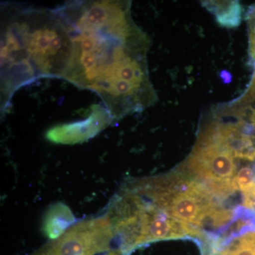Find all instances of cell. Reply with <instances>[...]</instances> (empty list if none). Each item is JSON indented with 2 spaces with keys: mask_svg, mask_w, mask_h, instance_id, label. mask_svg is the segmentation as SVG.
I'll return each mask as SVG.
<instances>
[{
  "mask_svg": "<svg viewBox=\"0 0 255 255\" xmlns=\"http://www.w3.org/2000/svg\"><path fill=\"white\" fill-rule=\"evenodd\" d=\"M235 182L243 196L255 194V173L251 166L246 165L240 169L236 174Z\"/></svg>",
  "mask_w": 255,
  "mask_h": 255,
  "instance_id": "8",
  "label": "cell"
},
{
  "mask_svg": "<svg viewBox=\"0 0 255 255\" xmlns=\"http://www.w3.org/2000/svg\"><path fill=\"white\" fill-rule=\"evenodd\" d=\"M73 44L54 9L17 3L1 6V112L18 89L41 78H61Z\"/></svg>",
  "mask_w": 255,
  "mask_h": 255,
  "instance_id": "2",
  "label": "cell"
},
{
  "mask_svg": "<svg viewBox=\"0 0 255 255\" xmlns=\"http://www.w3.org/2000/svg\"><path fill=\"white\" fill-rule=\"evenodd\" d=\"M243 206L251 209L255 214V194L243 196Z\"/></svg>",
  "mask_w": 255,
  "mask_h": 255,
  "instance_id": "12",
  "label": "cell"
},
{
  "mask_svg": "<svg viewBox=\"0 0 255 255\" xmlns=\"http://www.w3.org/2000/svg\"><path fill=\"white\" fill-rule=\"evenodd\" d=\"M202 4L215 15L221 26L233 28L241 23L243 9L239 1H203Z\"/></svg>",
  "mask_w": 255,
  "mask_h": 255,
  "instance_id": "7",
  "label": "cell"
},
{
  "mask_svg": "<svg viewBox=\"0 0 255 255\" xmlns=\"http://www.w3.org/2000/svg\"><path fill=\"white\" fill-rule=\"evenodd\" d=\"M75 216L68 206L62 202L50 206L43 220L42 231L50 241L57 239L73 226Z\"/></svg>",
  "mask_w": 255,
  "mask_h": 255,
  "instance_id": "6",
  "label": "cell"
},
{
  "mask_svg": "<svg viewBox=\"0 0 255 255\" xmlns=\"http://www.w3.org/2000/svg\"><path fill=\"white\" fill-rule=\"evenodd\" d=\"M131 1H70L54 9L73 44L62 79L95 92L114 120L155 105L147 68L150 39L131 16Z\"/></svg>",
  "mask_w": 255,
  "mask_h": 255,
  "instance_id": "1",
  "label": "cell"
},
{
  "mask_svg": "<svg viewBox=\"0 0 255 255\" xmlns=\"http://www.w3.org/2000/svg\"><path fill=\"white\" fill-rule=\"evenodd\" d=\"M233 112H234L236 116H238V117H242V116H244V117H248V119H249V122H251L253 125H254L255 127V106H252V107H249V108L247 109L246 110L243 111H237L235 110H232Z\"/></svg>",
  "mask_w": 255,
  "mask_h": 255,
  "instance_id": "11",
  "label": "cell"
},
{
  "mask_svg": "<svg viewBox=\"0 0 255 255\" xmlns=\"http://www.w3.org/2000/svg\"><path fill=\"white\" fill-rule=\"evenodd\" d=\"M87 113L83 120L58 124L48 129L46 133L47 140L60 145L82 143L103 131L114 121L105 106L92 105Z\"/></svg>",
  "mask_w": 255,
  "mask_h": 255,
  "instance_id": "5",
  "label": "cell"
},
{
  "mask_svg": "<svg viewBox=\"0 0 255 255\" xmlns=\"http://www.w3.org/2000/svg\"><path fill=\"white\" fill-rule=\"evenodd\" d=\"M30 255H127L106 214L74 224Z\"/></svg>",
  "mask_w": 255,
  "mask_h": 255,
  "instance_id": "3",
  "label": "cell"
},
{
  "mask_svg": "<svg viewBox=\"0 0 255 255\" xmlns=\"http://www.w3.org/2000/svg\"><path fill=\"white\" fill-rule=\"evenodd\" d=\"M255 103V69L251 83L243 93L237 100L229 104L230 107L238 111L246 110Z\"/></svg>",
  "mask_w": 255,
  "mask_h": 255,
  "instance_id": "9",
  "label": "cell"
},
{
  "mask_svg": "<svg viewBox=\"0 0 255 255\" xmlns=\"http://www.w3.org/2000/svg\"><path fill=\"white\" fill-rule=\"evenodd\" d=\"M236 157L205 127L181 168L208 188L219 187L235 181Z\"/></svg>",
  "mask_w": 255,
  "mask_h": 255,
  "instance_id": "4",
  "label": "cell"
},
{
  "mask_svg": "<svg viewBox=\"0 0 255 255\" xmlns=\"http://www.w3.org/2000/svg\"><path fill=\"white\" fill-rule=\"evenodd\" d=\"M247 24L248 30V42H249L250 56L255 62V4L248 8L246 14Z\"/></svg>",
  "mask_w": 255,
  "mask_h": 255,
  "instance_id": "10",
  "label": "cell"
}]
</instances>
